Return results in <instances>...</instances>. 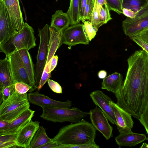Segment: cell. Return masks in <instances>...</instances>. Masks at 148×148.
<instances>
[{
  "label": "cell",
  "instance_id": "6da1fadb",
  "mask_svg": "<svg viewBox=\"0 0 148 148\" xmlns=\"http://www.w3.org/2000/svg\"><path fill=\"white\" fill-rule=\"evenodd\" d=\"M127 61L125 79L114 95L116 103L138 119L148 104V53L136 51Z\"/></svg>",
  "mask_w": 148,
  "mask_h": 148
},
{
  "label": "cell",
  "instance_id": "7a4b0ae2",
  "mask_svg": "<svg viewBox=\"0 0 148 148\" xmlns=\"http://www.w3.org/2000/svg\"><path fill=\"white\" fill-rule=\"evenodd\" d=\"M96 130L84 119L64 126L59 129L52 140L58 144L71 145L93 143Z\"/></svg>",
  "mask_w": 148,
  "mask_h": 148
},
{
  "label": "cell",
  "instance_id": "3957f363",
  "mask_svg": "<svg viewBox=\"0 0 148 148\" xmlns=\"http://www.w3.org/2000/svg\"><path fill=\"white\" fill-rule=\"evenodd\" d=\"M36 40L33 28L25 22L21 30L16 31L0 46V52L8 56L21 49H26L29 50L36 46Z\"/></svg>",
  "mask_w": 148,
  "mask_h": 148
},
{
  "label": "cell",
  "instance_id": "277c9868",
  "mask_svg": "<svg viewBox=\"0 0 148 148\" xmlns=\"http://www.w3.org/2000/svg\"><path fill=\"white\" fill-rule=\"evenodd\" d=\"M27 93L20 94L15 91L0 105V120L10 122L29 108Z\"/></svg>",
  "mask_w": 148,
  "mask_h": 148
},
{
  "label": "cell",
  "instance_id": "5b68a950",
  "mask_svg": "<svg viewBox=\"0 0 148 148\" xmlns=\"http://www.w3.org/2000/svg\"><path fill=\"white\" fill-rule=\"evenodd\" d=\"M42 108L43 111L40 116L45 120L54 123H77L90 114L89 112L83 111L75 107L65 108L43 107Z\"/></svg>",
  "mask_w": 148,
  "mask_h": 148
},
{
  "label": "cell",
  "instance_id": "8992f818",
  "mask_svg": "<svg viewBox=\"0 0 148 148\" xmlns=\"http://www.w3.org/2000/svg\"><path fill=\"white\" fill-rule=\"evenodd\" d=\"M49 27V25L46 24L42 28L38 29V36L40 37V42L35 68V85L37 88L46 63L48 54Z\"/></svg>",
  "mask_w": 148,
  "mask_h": 148
},
{
  "label": "cell",
  "instance_id": "52a82bcc",
  "mask_svg": "<svg viewBox=\"0 0 148 148\" xmlns=\"http://www.w3.org/2000/svg\"><path fill=\"white\" fill-rule=\"evenodd\" d=\"M125 34L130 38L148 28V4L136 13L134 18L127 17L122 22Z\"/></svg>",
  "mask_w": 148,
  "mask_h": 148
},
{
  "label": "cell",
  "instance_id": "ba28073f",
  "mask_svg": "<svg viewBox=\"0 0 148 148\" xmlns=\"http://www.w3.org/2000/svg\"><path fill=\"white\" fill-rule=\"evenodd\" d=\"M7 56L10 62L14 84L22 82L30 86L32 91L36 89L37 88L29 78L18 51Z\"/></svg>",
  "mask_w": 148,
  "mask_h": 148
},
{
  "label": "cell",
  "instance_id": "9c48e42d",
  "mask_svg": "<svg viewBox=\"0 0 148 148\" xmlns=\"http://www.w3.org/2000/svg\"><path fill=\"white\" fill-rule=\"evenodd\" d=\"M90 119L96 130L101 132L107 140L113 136V127L109 124L107 118L99 107L91 109L89 112Z\"/></svg>",
  "mask_w": 148,
  "mask_h": 148
},
{
  "label": "cell",
  "instance_id": "30bf717a",
  "mask_svg": "<svg viewBox=\"0 0 148 148\" xmlns=\"http://www.w3.org/2000/svg\"><path fill=\"white\" fill-rule=\"evenodd\" d=\"M62 34L63 43L70 46L79 44H89L82 23H79L68 27L62 32Z\"/></svg>",
  "mask_w": 148,
  "mask_h": 148
},
{
  "label": "cell",
  "instance_id": "8fae6325",
  "mask_svg": "<svg viewBox=\"0 0 148 148\" xmlns=\"http://www.w3.org/2000/svg\"><path fill=\"white\" fill-rule=\"evenodd\" d=\"M89 95L95 104L100 108L109 121L116 125L117 123L114 112L110 103L112 101L111 98L100 90L94 91Z\"/></svg>",
  "mask_w": 148,
  "mask_h": 148
},
{
  "label": "cell",
  "instance_id": "7c38bea8",
  "mask_svg": "<svg viewBox=\"0 0 148 148\" xmlns=\"http://www.w3.org/2000/svg\"><path fill=\"white\" fill-rule=\"evenodd\" d=\"M28 98L30 103L41 107H56L70 108L72 105V101L69 99L62 102L51 99L38 91L31 92L28 94Z\"/></svg>",
  "mask_w": 148,
  "mask_h": 148
},
{
  "label": "cell",
  "instance_id": "4fadbf2b",
  "mask_svg": "<svg viewBox=\"0 0 148 148\" xmlns=\"http://www.w3.org/2000/svg\"><path fill=\"white\" fill-rule=\"evenodd\" d=\"M110 103L115 115L117 128L120 133L132 132L134 123L131 115L112 101Z\"/></svg>",
  "mask_w": 148,
  "mask_h": 148
},
{
  "label": "cell",
  "instance_id": "5bb4252c",
  "mask_svg": "<svg viewBox=\"0 0 148 148\" xmlns=\"http://www.w3.org/2000/svg\"><path fill=\"white\" fill-rule=\"evenodd\" d=\"M13 27L18 31L23 28L24 22L18 0H3Z\"/></svg>",
  "mask_w": 148,
  "mask_h": 148
},
{
  "label": "cell",
  "instance_id": "9a60e30c",
  "mask_svg": "<svg viewBox=\"0 0 148 148\" xmlns=\"http://www.w3.org/2000/svg\"><path fill=\"white\" fill-rule=\"evenodd\" d=\"M34 113V111L29 108L26 110L17 118L9 122L4 128L0 130V135L17 134L31 120Z\"/></svg>",
  "mask_w": 148,
  "mask_h": 148
},
{
  "label": "cell",
  "instance_id": "2e32d148",
  "mask_svg": "<svg viewBox=\"0 0 148 148\" xmlns=\"http://www.w3.org/2000/svg\"><path fill=\"white\" fill-rule=\"evenodd\" d=\"M16 31L11 24L3 0H0V46L3 45Z\"/></svg>",
  "mask_w": 148,
  "mask_h": 148
},
{
  "label": "cell",
  "instance_id": "e0dca14e",
  "mask_svg": "<svg viewBox=\"0 0 148 148\" xmlns=\"http://www.w3.org/2000/svg\"><path fill=\"white\" fill-rule=\"evenodd\" d=\"M40 122L31 120L17 133L16 140L17 147L30 148V143L40 127Z\"/></svg>",
  "mask_w": 148,
  "mask_h": 148
},
{
  "label": "cell",
  "instance_id": "ac0fdd59",
  "mask_svg": "<svg viewBox=\"0 0 148 148\" xmlns=\"http://www.w3.org/2000/svg\"><path fill=\"white\" fill-rule=\"evenodd\" d=\"M119 146L133 147L146 140L147 138L143 134L133 132L132 131L126 133H120L114 139Z\"/></svg>",
  "mask_w": 148,
  "mask_h": 148
},
{
  "label": "cell",
  "instance_id": "d6986e66",
  "mask_svg": "<svg viewBox=\"0 0 148 148\" xmlns=\"http://www.w3.org/2000/svg\"><path fill=\"white\" fill-rule=\"evenodd\" d=\"M14 84L10 62L8 56L0 60V91Z\"/></svg>",
  "mask_w": 148,
  "mask_h": 148
},
{
  "label": "cell",
  "instance_id": "ffe728a7",
  "mask_svg": "<svg viewBox=\"0 0 148 148\" xmlns=\"http://www.w3.org/2000/svg\"><path fill=\"white\" fill-rule=\"evenodd\" d=\"M49 30V53L46 64L49 62L57 50L63 44L62 32L58 31L50 26Z\"/></svg>",
  "mask_w": 148,
  "mask_h": 148
},
{
  "label": "cell",
  "instance_id": "44dd1931",
  "mask_svg": "<svg viewBox=\"0 0 148 148\" xmlns=\"http://www.w3.org/2000/svg\"><path fill=\"white\" fill-rule=\"evenodd\" d=\"M123 77L120 73L115 72L104 78L101 88L115 94L121 87L123 83Z\"/></svg>",
  "mask_w": 148,
  "mask_h": 148
},
{
  "label": "cell",
  "instance_id": "7402d4cb",
  "mask_svg": "<svg viewBox=\"0 0 148 148\" xmlns=\"http://www.w3.org/2000/svg\"><path fill=\"white\" fill-rule=\"evenodd\" d=\"M70 25V21L66 13L58 10L52 15L50 27L59 31L63 32Z\"/></svg>",
  "mask_w": 148,
  "mask_h": 148
},
{
  "label": "cell",
  "instance_id": "603a6c76",
  "mask_svg": "<svg viewBox=\"0 0 148 148\" xmlns=\"http://www.w3.org/2000/svg\"><path fill=\"white\" fill-rule=\"evenodd\" d=\"M18 51L30 81L37 89L35 85L34 66L29 50L26 49H23Z\"/></svg>",
  "mask_w": 148,
  "mask_h": 148
},
{
  "label": "cell",
  "instance_id": "cb8c5ba5",
  "mask_svg": "<svg viewBox=\"0 0 148 148\" xmlns=\"http://www.w3.org/2000/svg\"><path fill=\"white\" fill-rule=\"evenodd\" d=\"M52 141V139L47 136L45 129L43 126H40L30 143V148H40L42 146Z\"/></svg>",
  "mask_w": 148,
  "mask_h": 148
},
{
  "label": "cell",
  "instance_id": "d4e9b609",
  "mask_svg": "<svg viewBox=\"0 0 148 148\" xmlns=\"http://www.w3.org/2000/svg\"><path fill=\"white\" fill-rule=\"evenodd\" d=\"M80 0H70L69 8L66 13L70 21V25H73L79 23Z\"/></svg>",
  "mask_w": 148,
  "mask_h": 148
},
{
  "label": "cell",
  "instance_id": "484cf974",
  "mask_svg": "<svg viewBox=\"0 0 148 148\" xmlns=\"http://www.w3.org/2000/svg\"><path fill=\"white\" fill-rule=\"evenodd\" d=\"M148 4L147 0H123L122 9H130L137 12Z\"/></svg>",
  "mask_w": 148,
  "mask_h": 148
},
{
  "label": "cell",
  "instance_id": "4316f807",
  "mask_svg": "<svg viewBox=\"0 0 148 148\" xmlns=\"http://www.w3.org/2000/svg\"><path fill=\"white\" fill-rule=\"evenodd\" d=\"M89 21L97 31L99 27L103 25L100 20L99 8L96 0H95L93 10Z\"/></svg>",
  "mask_w": 148,
  "mask_h": 148
},
{
  "label": "cell",
  "instance_id": "83f0119b",
  "mask_svg": "<svg viewBox=\"0 0 148 148\" xmlns=\"http://www.w3.org/2000/svg\"><path fill=\"white\" fill-rule=\"evenodd\" d=\"M83 24V28L86 36L89 41L93 38L98 31L89 21H85Z\"/></svg>",
  "mask_w": 148,
  "mask_h": 148
},
{
  "label": "cell",
  "instance_id": "f1b7e54d",
  "mask_svg": "<svg viewBox=\"0 0 148 148\" xmlns=\"http://www.w3.org/2000/svg\"><path fill=\"white\" fill-rule=\"evenodd\" d=\"M99 10L100 20L103 24L106 23L112 19L110 14V10L107 3L103 4L99 9Z\"/></svg>",
  "mask_w": 148,
  "mask_h": 148
},
{
  "label": "cell",
  "instance_id": "f546056e",
  "mask_svg": "<svg viewBox=\"0 0 148 148\" xmlns=\"http://www.w3.org/2000/svg\"><path fill=\"white\" fill-rule=\"evenodd\" d=\"M110 10H113L118 14H123L122 4L123 0H106Z\"/></svg>",
  "mask_w": 148,
  "mask_h": 148
},
{
  "label": "cell",
  "instance_id": "4dcf8cb0",
  "mask_svg": "<svg viewBox=\"0 0 148 148\" xmlns=\"http://www.w3.org/2000/svg\"><path fill=\"white\" fill-rule=\"evenodd\" d=\"M99 146L97 145L95 142L88 143L85 144L64 145L60 144L57 147V148H99Z\"/></svg>",
  "mask_w": 148,
  "mask_h": 148
},
{
  "label": "cell",
  "instance_id": "1f68e13d",
  "mask_svg": "<svg viewBox=\"0 0 148 148\" xmlns=\"http://www.w3.org/2000/svg\"><path fill=\"white\" fill-rule=\"evenodd\" d=\"M15 91L14 84L6 87L0 91V104L3 101L7 99Z\"/></svg>",
  "mask_w": 148,
  "mask_h": 148
},
{
  "label": "cell",
  "instance_id": "d6a6232c",
  "mask_svg": "<svg viewBox=\"0 0 148 148\" xmlns=\"http://www.w3.org/2000/svg\"><path fill=\"white\" fill-rule=\"evenodd\" d=\"M14 87L16 91L20 94H24L27 92H32L31 87L22 82H17L14 84Z\"/></svg>",
  "mask_w": 148,
  "mask_h": 148
},
{
  "label": "cell",
  "instance_id": "836d02e7",
  "mask_svg": "<svg viewBox=\"0 0 148 148\" xmlns=\"http://www.w3.org/2000/svg\"><path fill=\"white\" fill-rule=\"evenodd\" d=\"M95 1L93 0H87L84 14L85 21L86 20H90L93 10Z\"/></svg>",
  "mask_w": 148,
  "mask_h": 148
},
{
  "label": "cell",
  "instance_id": "e575fe53",
  "mask_svg": "<svg viewBox=\"0 0 148 148\" xmlns=\"http://www.w3.org/2000/svg\"><path fill=\"white\" fill-rule=\"evenodd\" d=\"M138 120L144 127L146 131L147 134V140H148V104L144 112L141 115Z\"/></svg>",
  "mask_w": 148,
  "mask_h": 148
},
{
  "label": "cell",
  "instance_id": "d590c367",
  "mask_svg": "<svg viewBox=\"0 0 148 148\" xmlns=\"http://www.w3.org/2000/svg\"><path fill=\"white\" fill-rule=\"evenodd\" d=\"M17 134L0 135V142L16 143Z\"/></svg>",
  "mask_w": 148,
  "mask_h": 148
},
{
  "label": "cell",
  "instance_id": "8d00e7d4",
  "mask_svg": "<svg viewBox=\"0 0 148 148\" xmlns=\"http://www.w3.org/2000/svg\"><path fill=\"white\" fill-rule=\"evenodd\" d=\"M51 77V72H48L45 69H44L39 82V86L37 88L38 91H39Z\"/></svg>",
  "mask_w": 148,
  "mask_h": 148
},
{
  "label": "cell",
  "instance_id": "74e56055",
  "mask_svg": "<svg viewBox=\"0 0 148 148\" xmlns=\"http://www.w3.org/2000/svg\"><path fill=\"white\" fill-rule=\"evenodd\" d=\"M47 83L49 88L53 92L58 94L62 93V88L57 82L49 79Z\"/></svg>",
  "mask_w": 148,
  "mask_h": 148
},
{
  "label": "cell",
  "instance_id": "f35d334b",
  "mask_svg": "<svg viewBox=\"0 0 148 148\" xmlns=\"http://www.w3.org/2000/svg\"><path fill=\"white\" fill-rule=\"evenodd\" d=\"M87 0H80L79 7V16L80 21L84 23L85 21L84 19V14L85 8L87 3Z\"/></svg>",
  "mask_w": 148,
  "mask_h": 148
},
{
  "label": "cell",
  "instance_id": "ab89813d",
  "mask_svg": "<svg viewBox=\"0 0 148 148\" xmlns=\"http://www.w3.org/2000/svg\"><path fill=\"white\" fill-rule=\"evenodd\" d=\"M130 38L148 53V44L137 37H132Z\"/></svg>",
  "mask_w": 148,
  "mask_h": 148
},
{
  "label": "cell",
  "instance_id": "60d3db41",
  "mask_svg": "<svg viewBox=\"0 0 148 148\" xmlns=\"http://www.w3.org/2000/svg\"><path fill=\"white\" fill-rule=\"evenodd\" d=\"M133 37H137L148 44V28L142 31Z\"/></svg>",
  "mask_w": 148,
  "mask_h": 148
},
{
  "label": "cell",
  "instance_id": "b9f144b4",
  "mask_svg": "<svg viewBox=\"0 0 148 148\" xmlns=\"http://www.w3.org/2000/svg\"><path fill=\"white\" fill-rule=\"evenodd\" d=\"M123 14L125 16L130 18H134L136 15V12L130 9L123 8Z\"/></svg>",
  "mask_w": 148,
  "mask_h": 148
},
{
  "label": "cell",
  "instance_id": "7bdbcfd3",
  "mask_svg": "<svg viewBox=\"0 0 148 148\" xmlns=\"http://www.w3.org/2000/svg\"><path fill=\"white\" fill-rule=\"evenodd\" d=\"M58 60V57L57 55H54L49 62L50 71L51 72L56 67Z\"/></svg>",
  "mask_w": 148,
  "mask_h": 148
},
{
  "label": "cell",
  "instance_id": "ee69618b",
  "mask_svg": "<svg viewBox=\"0 0 148 148\" xmlns=\"http://www.w3.org/2000/svg\"><path fill=\"white\" fill-rule=\"evenodd\" d=\"M59 145L53 141L44 145L40 148H57Z\"/></svg>",
  "mask_w": 148,
  "mask_h": 148
},
{
  "label": "cell",
  "instance_id": "f6af8a7d",
  "mask_svg": "<svg viewBox=\"0 0 148 148\" xmlns=\"http://www.w3.org/2000/svg\"><path fill=\"white\" fill-rule=\"evenodd\" d=\"M98 75L99 78L104 79L107 76V73L105 71L101 70L98 72Z\"/></svg>",
  "mask_w": 148,
  "mask_h": 148
},
{
  "label": "cell",
  "instance_id": "bcb514c9",
  "mask_svg": "<svg viewBox=\"0 0 148 148\" xmlns=\"http://www.w3.org/2000/svg\"><path fill=\"white\" fill-rule=\"evenodd\" d=\"M9 122L0 120V130L4 128L8 124Z\"/></svg>",
  "mask_w": 148,
  "mask_h": 148
},
{
  "label": "cell",
  "instance_id": "7dc6e473",
  "mask_svg": "<svg viewBox=\"0 0 148 148\" xmlns=\"http://www.w3.org/2000/svg\"><path fill=\"white\" fill-rule=\"evenodd\" d=\"M98 3L99 9L103 4L107 3L106 0H96Z\"/></svg>",
  "mask_w": 148,
  "mask_h": 148
},
{
  "label": "cell",
  "instance_id": "c3c4849f",
  "mask_svg": "<svg viewBox=\"0 0 148 148\" xmlns=\"http://www.w3.org/2000/svg\"><path fill=\"white\" fill-rule=\"evenodd\" d=\"M140 148H148V144L144 143H143L142 146L140 147Z\"/></svg>",
  "mask_w": 148,
  "mask_h": 148
},
{
  "label": "cell",
  "instance_id": "681fc988",
  "mask_svg": "<svg viewBox=\"0 0 148 148\" xmlns=\"http://www.w3.org/2000/svg\"><path fill=\"white\" fill-rule=\"evenodd\" d=\"M147 1L148 3V0H147Z\"/></svg>",
  "mask_w": 148,
  "mask_h": 148
},
{
  "label": "cell",
  "instance_id": "f907efd6",
  "mask_svg": "<svg viewBox=\"0 0 148 148\" xmlns=\"http://www.w3.org/2000/svg\"><path fill=\"white\" fill-rule=\"evenodd\" d=\"M93 1H95V0H93Z\"/></svg>",
  "mask_w": 148,
  "mask_h": 148
}]
</instances>
